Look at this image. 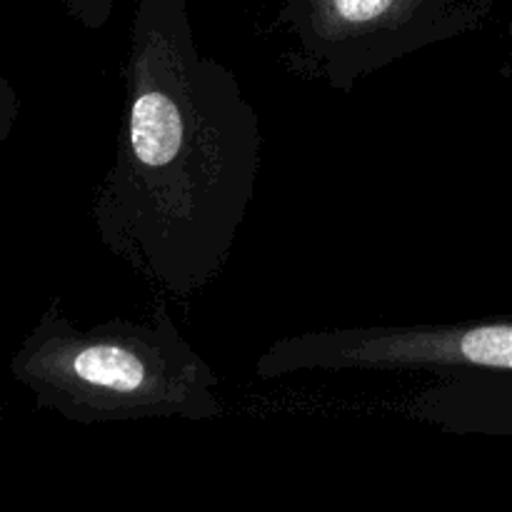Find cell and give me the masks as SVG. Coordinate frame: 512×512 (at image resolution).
Listing matches in <instances>:
<instances>
[{
  "label": "cell",
  "mask_w": 512,
  "mask_h": 512,
  "mask_svg": "<svg viewBox=\"0 0 512 512\" xmlns=\"http://www.w3.org/2000/svg\"><path fill=\"white\" fill-rule=\"evenodd\" d=\"M123 88L95 235L155 293L190 300L225 270L255 200L260 113L235 70L203 53L185 0H135Z\"/></svg>",
  "instance_id": "cell-1"
},
{
  "label": "cell",
  "mask_w": 512,
  "mask_h": 512,
  "mask_svg": "<svg viewBox=\"0 0 512 512\" xmlns=\"http://www.w3.org/2000/svg\"><path fill=\"white\" fill-rule=\"evenodd\" d=\"M40 410L78 425L220 418V375L158 305L148 320L78 328L55 298L10 358Z\"/></svg>",
  "instance_id": "cell-2"
},
{
  "label": "cell",
  "mask_w": 512,
  "mask_h": 512,
  "mask_svg": "<svg viewBox=\"0 0 512 512\" xmlns=\"http://www.w3.org/2000/svg\"><path fill=\"white\" fill-rule=\"evenodd\" d=\"M475 13L470 0H285V65L350 93L398 60L463 35Z\"/></svg>",
  "instance_id": "cell-3"
},
{
  "label": "cell",
  "mask_w": 512,
  "mask_h": 512,
  "mask_svg": "<svg viewBox=\"0 0 512 512\" xmlns=\"http://www.w3.org/2000/svg\"><path fill=\"white\" fill-rule=\"evenodd\" d=\"M305 373L512 375V318L303 330L255 360L260 380Z\"/></svg>",
  "instance_id": "cell-4"
},
{
  "label": "cell",
  "mask_w": 512,
  "mask_h": 512,
  "mask_svg": "<svg viewBox=\"0 0 512 512\" xmlns=\"http://www.w3.org/2000/svg\"><path fill=\"white\" fill-rule=\"evenodd\" d=\"M70 18L88 30H103L113 13V0H60Z\"/></svg>",
  "instance_id": "cell-5"
},
{
  "label": "cell",
  "mask_w": 512,
  "mask_h": 512,
  "mask_svg": "<svg viewBox=\"0 0 512 512\" xmlns=\"http://www.w3.org/2000/svg\"><path fill=\"white\" fill-rule=\"evenodd\" d=\"M18 118H20L18 90L13 88L8 75H5L3 68H0V143H5V140L13 135Z\"/></svg>",
  "instance_id": "cell-6"
}]
</instances>
